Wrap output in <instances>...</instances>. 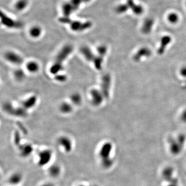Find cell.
<instances>
[{"instance_id":"6da1fadb","label":"cell","mask_w":186,"mask_h":186,"mask_svg":"<svg viewBox=\"0 0 186 186\" xmlns=\"http://www.w3.org/2000/svg\"><path fill=\"white\" fill-rule=\"evenodd\" d=\"M112 149V144L110 142H106L101 146L99 150L98 154L101 164L104 169H110L114 164V160L111 157Z\"/></svg>"},{"instance_id":"7a4b0ae2","label":"cell","mask_w":186,"mask_h":186,"mask_svg":"<svg viewBox=\"0 0 186 186\" xmlns=\"http://www.w3.org/2000/svg\"><path fill=\"white\" fill-rule=\"evenodd\" d=\"M185 141L186 137L184 135H179L176 139L170 138L168 142L171 153L174 155H179L184 147Z\"/></svg>"},{"instance_id":"3957f363","label":"cell","mask_w":186,"mask_h":186,"mask_svg":"<svg viewBox=\"0 0 186 186\" xmlns=\"http://www.w3.org/2000/svg\"><path fill=\"white\" fill-rule=\"evenodd\" d=\"M53 153L50 149H45L38 152L37 154L38 165L40 167H44L48 165L51 161Z\"/></svg>"},{"instance_id":"277c9868","label":"cell","mask_w":186,"mask_h":186,"mask_svg":"<svg viewBox=\"0 0 186 186\" xmlns=\"http://www.w3.org/2000/svg\"><path fill=\"white\" fill-rule=\"evenodd\" d=\"M73 48L70 45H66L56 55L54 62L63 65L64 61L66 60L69 55L72 53Z\"/></svg>"},{"instance_id":"5b68a950","label":"cell","mask_w":186,"mask_h":186,"mask_svg":"<svg viewBox=\"0 0 186 186\" xmlns=\"http://www.w3.org/2000/svg\"><path fill=\"white\" fill-rule=\"evenodd\" d=\"M89 0H71L70 2L67 3L63 7L64 14L68 16L72 12L78 9L82 2H87Z\"/></svg>"},{"instance_id":"8992f818","label":"cell","mask_w":186,"mask_h":186,"mask_svg":"<svg viewBox=\"0 0 186 186\" xmlns=\"http://www.w3.org/2000/svg\"><path fill=\"white\" fill-rule=\"evenodd\" d=\"M61 21L62 22H65L67 23H71V28L72 30L75 31H82L86 30L89 27H91V22H87L86 23H81L79 21H74L72 22L71 21H69L68 19L66 18L64 19L61 18Z\"/></svg>"},{"instance_id":"52a82bcc","label":"cell","mask_w":186,"mask_h":186,"mask_svg":"<svg viewBox=\"0 0 186 186\" xmlns=\"http://www.w3.org/2000/svg\"><path fill=\"white\" fill-rule=\"evenodd\" d=\"M58 144L60 147L66 153H70L72 149V142L68 137L63 136L58 139Z\"/></svg>"},{"instance_id":"ba28073f","label":"cell","mask_w":186,"mask_h":186,"mask_svg":"<svg viewBox=\"0 0 186 186\" xmlns=\"http://www.w3.org/2000/svg\"><path fill=\"white\" fill-rule=\"evenodd\" d=\"M111 86V78L108 74H106L102 78L101 84V92L104 97L107 98L109 94L110 88Z\"/></svg>"},{"instance_id":"9c48e42d","label":"cell","mask_w":186,"mask_h":186,"mask_svg":"<svg viewBox=\"0 0 186 186\" xmlns=\"http://www.w3.org/2000/svg\"><path fill=\"white\" fill-rule=\"evenodd\" d=\"M90 94L92 102L94 106H99L103 103L104 96L101 91H99L97 89H93L91 91Z\"/></svg>"},{"instance_id":"30bf717a","label":"cell","mask_w":186,"mask_h":186,"mask_svg":"<svg viewBox=\"0 0 186 186\" xmlns=\"http://www.w3.org/2000/svg\"><path fill=\"white\" fill-rule=\"evenodd\" d=\"M5 57L7 61L14 65H21L23 63V59L21 56L14 52H8L5 54Z\"/></svg>"},{"instance_id":"8fae6325","label":"cell","mask_w":186,"mask_h":186,"mask_svg":"<svg viewBox=\"0 0 186 186\" xmlns=\"http://www.w3.org/2000/svg\"><path fill=\"white\" fill-rule=\"evenodd\" d=\"M1 18H2V22L5 26H7V27L18 28L22 26L21 23L16 22L9 18L7 17L5 14H3V12H1Z\"/></svg>"},{"instance_id":"7c38bea8","label":"cell","mask_w":186,"mask_h":186,"mask_svg":"<svg viewBox=\"0 0 186 186\" xmlns=\"http://www.w3.org/2000/svg\"><path fill=\"white\" fill-rule=\"evenodd\" d=\"M174 169L171 167H165L162 172V178L164 181L167 183L171 182L174 180L175 177L173 176Z\"/></svg>"},{"instance_id":"4fadbf2b","label":"cell","mask_w":186,"mask_h":186,"mask_svg":"<svg viewBox=\"0 0 186 186\" xmlns=\"http://www.w3.org/2000/svg\"><path fill=\"white\" fill-rule=\"evenodd\" d=\"M23 181V176L19 172L12 173L9 178V182L12 186H18Z\"/></svg>"},{"instance_id":"5bb4252c","label":"cell","mask_w":186,"mask_h":186,"mask_svg":"<svg viewBox=\"0 0 186 186\" xmlns=\"http://www.w3.org/2000/svg\"><path fill=\"white\" fill-rule=\"evenodd\" d=\"M80 51L86 60L89 61H93L95 58L96 55L90 48L88 47H83L81 49Z\"/></svg>"},{"instance_id":"9a60e30c","label":"cell","mask_w":186,"mask_h":186,"mask_svg":"<svg viewBox=\"0 0 186 186\" xmlns=\"http://www.w3.org/2000/svg\"><path fill=\"white\" fill-rule=\"evenodd\" d=\"M127 4L129 8L131 9L134 14L137 15H140L143 12V7L141 5H137L135 4L133 0H127Z\"/></svg>"},{"instance_id":"2e32d148","label":"cell","mask_w":186,"mask_h":186,"mask_svg":"<svg viewBox=\"0 0 186 186\" xmlns=\"http://www.w3.org/2000/svg\"><path fill=\"white\" fill-rule=\"evenodd\" d=\"M154 19L152 18H147L145 19L143 22L142 27V32L144 34H147L151 32L152 27L154 25Z\"/></svg>"},{"instance_id":"e0dca14e","label":"cell","mask_w":186,"mask_h":186,"mask_svg":"<svg viewBox=\"0 0 186 186\" xmlns=\"http://www.w3.org/2000/svg\"><path fill=\"white\" fill-rule=\"evenodd\" d=\"M61 167L58 164L50 166L49 169L48 170V173L50 176L52 178L58 177L61 174Z\"/></svg>"},{"instance_id":"ac0fdd59","label":"cell","mask_w":186,"mask_h":186,"mask_svg":"<svg viewBox=\"0 0 186 186\" xmlns=\"http://www.w3.org/2000/svg\"><path fill=\"white\" fill-rule=\"evenodd\" d=\"M36 102L37 98L36 96H33L23 101L22 107L26 110L31 109L36 104Z\"/></svg>"},{"instance_id":"d6986e66","label":"cell","mask_w":186,"mask_h":186,"mask_svg":"<svg viewBox=\"0 0 186 186\" xmlns=\"http://www.w3.org/2000/svg\"><path fill=\"white\" fill-rule=\"evenodd\" d=\"M171 38L169 36H165L161 39L160 47L159 49V52L160 53H162L164 52L165 48L167 46V44H169L171 43Z\"/></svg>"},{"instance_id":"ffe728a7","label":"cell","mask_w":186,"mask_h":186,"mask_svg":"<svg viewBox=\"0 0 186 186\" xmlns=\"http://www.w3.org/2000/svg\"><path fill=\"white\" fill-rule=\"evenodd\" d=\"M26 69L31 73H35L38 71L39 66L36 61H31L26 64Z\"/></svg>"},{"instance_id":"44dd1931","label":"cell","mask_w":186,"mask_h":186,"mask_svg":"<svg viewBox=\"0 0 186 186\" xmlns=\"http://www.w3.org/2000/svg\"><path fill=\"white\" fill-rule=\"evenodd\" d=\"M60 109L64 114H68L72 112V107L69 103H63L60 106Z\"/></svg>"},{"instance_id":"7402d4cb","label":"cell","mask_w":186,"mask_h":186,"mask_svg":"<svg viewBox=\"0 0 186 186\" xmlns=\"http://www.w3.org/2000/svg\"><path fill=\"white\" fill-rule=\"evenodd\" d=\"M103 61L104 60H103V57L102 56H99V55L96 56L93 62L96 69L97 70L101 69L102 67Z\"/></svg>"},{"instance_id":"603a6c76","label":"cell","mask_w":186,"mask_h":186,"mask_svg":"<svg viewBox=\"0 0 186 186\" xmlns=\"http://www.w3.org/2000/svg\"><path fill=\"white\" fill-rule=\"evenodd\" d=\"M21 154L25 155V156L30 155L33 150L32 146L30 144H25L23 146L22 148L20 149Z\"/></svg>"},{"instance_id":"cb8c5ba5","label":"cell","mask_w":186,"mask_h":186,"mask_svg":"<svg viewBox=\"0 0 186 186\" xmlns=\"http://www.w3.org/2000/svg\"><path fill=\"white\" fill-rule=\"evenodd\" d=\"M70 98H71L72 103H73L74 104H76V105H79V104H80L81 101H82L81 96L80 94H78V93L72 94Z\"/></svg>"},{"instance_id":"d4e9b609","label":"cell","mask_w":186,"mask_h":186,"mask_svg":"<svg viewBox=\"0 0 186 186\" xmlns=\"http://www.w3.org/2000/svg\"><path fill=\"white\" fill-rule=\"evenodd\" d=\"M41 30L39 27H34L30 30V35L33 37L37 38L41 34Z\"/></svg>"},{"instance_id":"484cf974","label":"cell","mask_w":186,"mask_h":186,"mask_svg":"<svg viewBox=\"0 0 186 186\" xmlns=\"http://www.w3.org/2000/svg\"><path fill=\"white\" fill-rule=\"evenodd\" d=\"M129 9L127 4H121L118 5V7H116V12L118 14H123L124 12H127Z\"/></svg>"},{"instance_id":"4316f807","label":"cell","mask_w":186,"mask_h":186,"mask_svg":"<svg viewBox=\"0 0 186 186\" xmlns=\"http://www.w3.org/2000/svg\"><path fill=\"white\" fill-rule=\"evenodd\" d=\"M167 19L172 23H176L178 20V16L175 13H171L167 16Z\"/></svg>"},{"instance_id":"83f0119b","label":"cell","mask_w":186,"mask_h":186,"mask_svg":"<svg viewBox=\"0 0 186 186\" xmlns=\"http://www.w3.org/2000/svg\"><path fill=\"white\" fill-rule=\"evenodd\" d=\"M27 5V1L26 0H20L16 4V9L18 10H21L25 8Z\"/></svg>"},{"instance_id":"f1b7e54d","label":"cell","mask_w":186,"mask_h":186,"mask_svg":"<svg viewBox=\"0 0 186 186\" xmlns=\"http://www.w3.org/2000/svg\"><path fill=\"white\" fill-rule=\"evenodd\" d=\"M97 51L98 55L99 56H102L104 58L107 53V47L106 46H100L98 47Z\"/></svg>"},{"instance_id":"f546056e","label":"cell","mask_w":186,"mask_h":186,"mask_svg":"<svg viewBox=\"0 0 186 186\" xmlns=\"http://www.w3.org/2000/svg\"><path fill=\"white\" fill-rule=\"evenodd\" d=\"M14 75H15V77L16 79L20 81L22 80V79H23L24 76H25L24 72L21 69H18V70H16Z\"/></svg>"},{"instance_id":"4dcf8cb0","label":"cell","mask_w":186,"mask_h":186,"mask_svg":"<svg viewBox=\"0 0 186 186\" xmlns=\"http://www.w3.org/2000/svg\"><path fill=\"white\" fill-rule=\"evenodd\" d=\"M55 79L59 82H64L66 80V76L64 75L58 74L55 75Z\"/></svg>"},{"instance_id":"1f68e13d","label":"cell","mask_w":186,"mask_h":186,"mask_svg":"<svg viewBox=\"0 0 186 186\" xmlns=\"http://www.w3.org/2000/svg\"><path fill=\"white\" fill-rule=\"evenodd\" d=\"M178 180L177 178L176 179V180H175L174 181H172V182H170V183H168V184L166 186H179V184H178Z\"/></svg>"},{"instance_id":"d6a6232c","label":"cell","mask_w":186,"mask_h":186,"mask_svg":"<svg viewBox=\"0 0 186 186\" xmlns=\"http://www.w3.org/2000/svg\"><path fill=\"white\" fill-rule=\"evenodd\" d=\"M181 75H184V76H186V67L181 69Z\"/></svg>"},{"instance_id":"836d02e7","label":"cell","mask_w":186,"mask_h":186,"mask_svg":"<svg viewBox=\"0 0 186 186\" xmlns=\"http://www.w3.org/2000/svg\"><path fill=\"white\" fill-rule=\"evenodd\" d=\"M40 186H54L52 183H44Z\"/></svg>"},{"instance_id":"e575fe53","label":"cell","mask_w":186,"mask_h":186,"mask_svg":"<svg viewBox=\"0 0 186 186\" xmlns=\"http://www.w3.org/2000/svg\"><path fill=\"white\" fill-rule=\"evenodd\" d=\"M77 186H98L96 184H89V185H86V184H79Z\"/></svg>"}]
</instances>
